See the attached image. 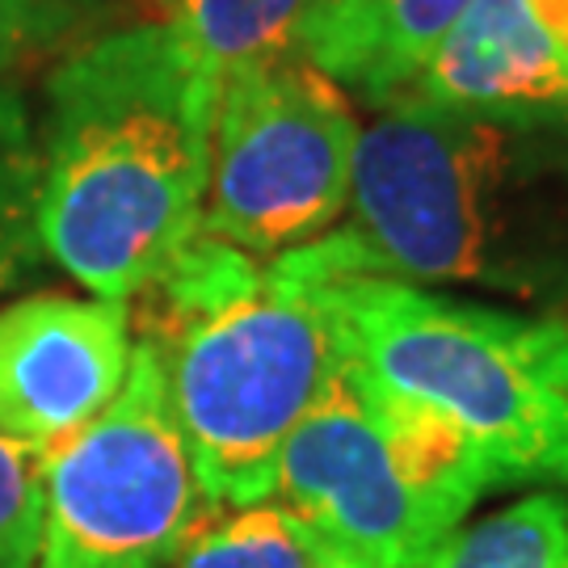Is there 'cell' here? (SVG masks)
Listing matches in <instances>:
<instances>
[{"instance_id":"obj_1","label":"cell","mask_w":568,"mask_h":568,"mask_svg":"<svg viewBox=\"0 0 568 568\" xmlns=\"http://www.w3.org/2000/svg\"><path fill=\"white\" fill-rule=\"evenodd\" d=\"M312 278L467 286L568 304V114L396 98L354 152L342 224L278 253Z\"/></svg>"},{"instance_id":"obj_2","label":"cell","mask_w":568,"mask_h":568,"mask_svg":"<svg viewBox=\"0 0 568 568\" xmlns=\"http://www.w3.org/2000/svg\"><path fill=\"white\" fill-rule=\"evenodd\" d=\"M215 98L169 21L105 30L51 72L39 244L89 295L131 304L203 232Z\"/></svg>"},{"instance_id":"obj_3","label":"cell","mask_w":568,"mask_h":568,"mask_svg":"<svg viewBox=\"0 0 568 568\" xmlns=\"http://www.w3.org/2000/svg\"><path fill=\"white\" fill-rule=\"evenodd\" d=\"M131 304L206 501H270L286 438L345 363L321 291L286 257L199 232Z\"/></svg>"},{"instance_id":"obj_4","label":"cell","mask_w":568,"mask_h":568,"mask_svg":"<svg viewBox=\"0 0 568 568\" xmlns=\"http://www.w3.org/2000/svg\"><path fill=\"white\" fill-rule=\"evenodd\" d=\"M304 278L333 316L342 358L375 396L455 426L497 485L568 488V321L392 278Z\"/></svg>"},{"instance_id":"obj_5","label":"cell","mask_w":568,"mask_h":568,"mask_svg":"<svg viewBox=\"0 0 568 568\" xmlns=\"http://www.w3.org/2000/svg\"><path fill=\"white\" fill-rule=\"evenodd\" d=\"M363 122L300 51L232 72L215 98L203 232L278 257L342 224Z\"/></svg>"},{"instance_id":"obj_6","label":"cell","mask_w":568,"mask_h":568,"mask_svg":"<svg viewBox=\"0 0 568 568\" xmlns=\"http://www.w3.org/2000/svg\"><path fill=\"white\" fill-rule=\"evenodd\" d=\"M211 509L161 366L135 342L110 408L47 455L34 568H164Z\"/></svg>"},{"instance_id":"obj_7","label":"cell","mask_w":568,"mask_h":568,"mask_svg":"<svg viewBox=\"0 0 568 568\" xmlns=\"http://www.w3.org/2000/svg\"><path fill=\"white\" fill-rule=\"evenodd\" d=\"M274 501L342 568H426L459 530L413 488L349 363L286 438Z\"/></svg>"},{"instance_id":"obj_8","label":"cell","mask_w":568,"mask_h":568,"mask_svg":"<svg viewBox=\"0 0 568 568\" xmlns=\"http://www.w3.org/2000/svg\"><path fill=\"white\" fill-rule=\"evenodd\" d=\"M131 307L39 291L0 307V434L55 455L102 417L131 371Z\"/></svg>"},{"instance_id":"obj_9","label":"cell","mask_w":568,"mask_h":568,"mask_svg":"<svg viewBox=\"0 0 568 568\" xmlns=\"http://www.w3.org/2000/svg\"><path fill=\"white\" fill-rule=\"evenodd\" d=\"M408 93L467 110L568 114V0H471Z\"/></svg>"},{"instance_id":"obj_10","label":"cell","mask_w":568,"mask_h":568,"mask_svg":"<svg viewBox=\"0 0 568 568\" xmlns=\"http://www.w3.org/2000/svg\"><path fill=\"white\" fill-rule=\"evenodd\" d=\"M471 0H312L295 51L366 105L405 98Z\"/></svg>"},{"instance_id":"obj_11","label":"cell","mask_w":568,"mask_h":568,"mask_svg":"<svg viewBox=\"0 0 568 568\" xmlns=\"http://www.w3.org/2000/svg\"><path fill=\"white\" fill-rule=\"evenodd\" d=\"M312 0H178L169 26L190 60L215 84L253 63L295 51V34Z\"/></svg>"},{"instance_id":"obj_12","label":"cell","mask_w":568,"mask_h":568,"mask_svg":"<svg viewBox=\"0 0 568 568\" xmlns=\"http://www.w3.org/2000/svg\"><path fill=\"white\" fill-rule=\"evenodd\" d=\"M426 568H568V501L560 493H530L459 527Z\"/></svg>"},{"instance_id":"obj_13","label":"cell","mask_w":568,"mask_h":568,"mask_svg":"<svg viewBox=\"0 0 568 568\" xmlns=\"http://www.w3.org/2000/svg\"><path fill=\"white\" fill-rule=\"evenodd\" d=\"M42 148L21 93L0 84V291L39 257Z\"/></svg>"},{"instance_id":"obj_14","label":"cell","mask_w":568,"mask_h":568,"mask_svg":"<svg viewBox=\"0 0 568 568\" xmlns=\"http://www.w3.org/2000/svg\"><path fill=\"white\" fill-rule=\"evenodd\" d=\"M316 539L278 501L236 509L232 518L203 523L178 551V568H312Z\"/></svg>"},{"instance_id":"obj_15","label":"cell","mask_w":568,"mask_h":568,"mask_svg":"<svg viewBox=\"0 0 568 568\" xmlns=\"http://www.w3.org/2000/svg\"><path fill=\"white\" fill-rule=\"evenodd\" d=\"M110 21V0H0V77L77 51Z\"/></svg>"},{"instance_id":"obj_16","label":"cell","mask_w":568,"mask_h":568,"mask_svg":"<svg viewBox=\"0 0 568 568\" xmlns=\"http://www.w3.org/2000/svg\"><path fill=\"white\" fill-rule=\"evenodd\" d=\"M47 455L0 434V568H34Z\"/></svg>"},{"instance_id":"obj_17","label":"cell","mask_w":568,"mask_h":568,"mask_svg":"<svg viewBox=\"0 0 568 568\" xmlns=\"http://www.w3.org/2000/svg\"><path fill=\"white\" fill-rule=\"evenodd\" d=\"M312 568H342V565H337L333 556H325V551H321V556H316V565H312Z\"/></svg>"},{"instance_id":"obj_18","label":"cell","mask_w":568,"mask_h":568,"mask_svg":"<svg viewBox=\"0 0 568 568\" xmlns=\"http://www.w3.org/2000/svg\"><path fill=\"white\" fill-rule=\"evenodd\" d=\"M148 4H156V9H173L178 0H148Z\"/></svg>"}]
</instances>
